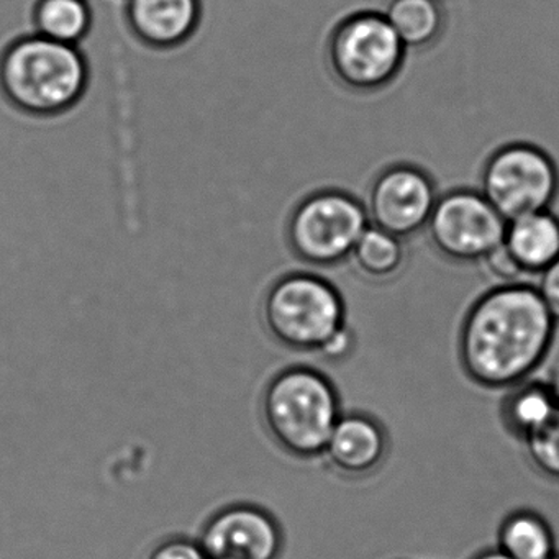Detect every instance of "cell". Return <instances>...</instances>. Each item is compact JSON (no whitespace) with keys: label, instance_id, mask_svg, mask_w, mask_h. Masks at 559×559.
I'll use <instances>...</instances> for the list:
<instances>
[{"label":"cell","instance_id":"obj_14","mask_svg":"<svg viewBox=\"0 0 559 559\" xmlns=\"http://www.w3.org/2000/svg\"><path fill=\"white\" fill-rule=\"evenodd\" d=\"M559 408V391L545 379L528 378L510 388L503 399L502 418L506 427L520 440L545 424Z\"/></svg>","mask_w":559,"mask_h":559},{"label":"cell","instance_id":"obj_5","mask_svg":"<svg viewBox=\"0 0 559 559\" xmlns=\"http://www.w3.org/2000/svg\"><path fill=\"white\" fill-rule=\"evenodd\" d=\"M405 50L382 12L362 11L336 24L326 41L333 78L353 93L388 87L404 67Z\"/></svg>","mask_w":559,"mask_h":559},{"label":"cell","instance_id":"obj_6","mask_svg":"<svg viewBox=\"0 0 559 559\" xmlns=\"http://www.w3.org/2000/svg\"><path fill=\"white\" fill-rule=\"evenodd\" d=\"M365 204L348 192L325 189L297 204L287 222V243L309 266H335L349 260L369 227Z\"/></svg>","mask_w":559,"mask_h":559},{"label":"cell","instance_id":"obj_19","mask_svg":"<svg viewBox=\"0 0 559 559\" xmlns=\"http://www.w3.org/2000/svg\"><path fill=\"white\" fill-rule=\"evenodd\" d=\"M522 441L535 469L548 479L559 480V408Z\"/></svg>","mask_w":559,"mask_h":559},{"label":"cell","instance_id":"obj_10","mask_svg":"<svg viewBox=\"0 0 559 559\" xmlns=\"http://www.w3.org/2000/svg\"><path fill=\"white\" fill-rule=\"evenodd\" d=\"M199 542L211 559H280L284 535L263 507L231 503L205 520Z\"/></svg>","mask_w":559,"mask_h":559},{"label":"cell","instance_id":"obj_20","mask_svg":"<svg viewBox=\"0 0 559 559\" xmlns=\"http://www.w3.org/2000/svg\"><path fill=\"white\" fill-rule=\"evenodd\" d=\"M145 559H211L199 538L173 535L159 539L150 548Z\"/></svg>","mask_w":559,"mask_h":559},{"label":"cell","instance_id":"obj_3","mask_svg":"<svg viewBox=\"0 0 559 559\" xmlns=\"http://www.w3.org/2000/svg\"><path fill=\"white\" fill-rule=\"evenodd\" d=\"M335 384L319 369L293 366L277 372L261 397V417L273 440L290 456H320L342 417Z\"/></svg>","mask_w":559,"mask_h":559},{"label":"cell","instance_id":"obj_15","mask_svg":"<svg viewBox=\"0 0 559 559\" xmlns=\"http://www.w3.org/2000/svg\"><path fill=\"white\" fill-rule=\"evenodd\" d=\"M405 50H424L443 34L444 11L440 0H389L382 12Z\"/></svg>","mask_w":559,"mask_h":559},{"label":"cell","instance_id":"obj_9","mask_svg":"<svg viewBox=\"0 0 559 559\" xmlns=\"http://www.w3.org/2000/svg\"><path fill=\"white\" fill-rule=\"evenodd\" d=\"M438 198L430 175L401 163L379 173L365 207L369 224L404 240L427 228Z\"/></svg>","mask_w":559,"mask_h":559},{"label":"cell","instance_id":"obj_24","mask_svg":"<svg viewBox=\"0 0 559 559\" xmlns=\"http://www.w3.org/2000/svg\"><path fill=\"white\" fill-rule=\"evenodd\" d=\"M471 559H512L506 555V552L500 551L499 548H490L484 549V551L477 552L476 556H473Z\"/></svg>","mask_w":559,"mask_h":559},{"label":"cell","instance_id":"obj_12","mask_svg":"<svg viewBox=\"0 0 559 559\" xmlns=\"http://www.w3.org/2000/svg\"><path fill=\"white\" fill-rule=\"evenodd\" d=\"M388 435L371 415L343 414L336 421L323 456L336 473L362 477L374 473L388 456Z\"/></svg>","mask_w":559,"mask_h":559},{"label":"cell","instance_id":"obj_17","mask_svg":"<svg viewBox=\"0 0 559 559\" xmlns=\"http://www.w3.org/2000/svg\"><path fill=\"white\" fill-rule=\"evenodd\" d=\"M497 548L512 559H549L556 552L555 533L539 513L515 510L500 523Z\"/></svg>","mask_w":559,"mask_h":559},{"label":"cell","instance_id":"obj_7","mask_svg":"<svg viewBox=\"0 0 559 559\" xmlns=\"http://www.w3.org/2000/svg\"><path fill=\"white\" fill-rule=\"evenodd\" d=\"M480 192L507 222L546 211L559 194L558 165L533 143H509L487 158Z\"/></svg>","mask_w":559,"mask_h":559},{"label":"cell","instance_id":"obj_21","mask_svg":"<svg viewBox=\"0 0 559 559\" xmlns=\"http://www.w3.org/2000/svg\"><path fill=\"white\" fill-rule=\"evenodd\" d=\"M480 263L486 266L487 273L499 284L520 283V281H523V277H525L519 264L513 260L512 254L507 250L503 241L496 250L490 251ZM499 284H497V286H499Z\"/></svg>","mask_w":559,"mask_h":559},{"label":"cell","instance_id":"obj_25","mask_svg":"<svg viewBox=\"0 0 559 559\" xmlns=\"http://www.w3.org/2000/svg\"><path fill=\"white\" fill-rule=\"evenodd\" d=\"M549 559H559V552H555V555H552Z\"/></svg>","mask_w":559,"mask_h":559},{"label":"cell","instance_id":"obj_18","mask_svg":"<svg viewBox=\"0 0 559 559\" xmlns=\"http://www.w3.org/2000/svg\"><path fill=\"white\" fill-rule=\"evenodd\" d=\"M349 260L366 280L385 283L394 280L404 267V240L374 225H369L355 245Z\"/></svg>","mask_w":559,"mask_h":559},{"label":"cell","instance_id":"obj_8","mask_svg":"<svg viewBox=\"0 0 559 559\" xmlns=\"http://www.w3.org/2000/svg\"><path fill=\"white\" fill-rule=\"evenodd\" d=\"M435 250L454 263H480L506 237L507 221L473 189L438 198L427 228Z\"/></svg>","mask_w":559,"mask_h":559},{"label":"cell","instance_id":"obj_2","mask_svg":"<svg viewBox=\"0 0 559 559\" xmlns=\"http://www.w3.org/2000/svg\"><path fill=\"white\" fill-rule=\"evenodd\" d=\"M90 81V63L80 47L35 32L0 51V94L24 116L53 119L70 112L86 96Z\"/></svg>","mask_w":559,"mask_h":559},{"label":"cell","instance_id":"obj_4","mask_svg":"<svg viewBox=\"0 0 559 559\" xmlns=\"http://www.w3.org/2000/svg\"><path fill=\"white\" fill-rule=\"evenodd\" d=\"M263 320L271 336L286 348L320 353L346 326L345 300L325 277L287 274L264 296Z\"/></svg>","mask_w":559,"mask_h":559},{"label":"cell","instance_id":"obj_13","mask_svg":"<svg viewBox=\"0 0 559 559\" xmlns=\"http://www.w3.org/2000/svg\"><path fill=\"white\" fill-rule=\"evenodd\" d=\"M503 245L525 276H539L559 258L558 215L546 209L507 222Z\"/></svg>","mask_w":559,"mask_h":559},{"label":"cell","instance_id":"obj_23","mask_svg":"<svg viewBox=\"0 0 559 559\" xmlns=\"http://www.w3.org/2000/svg\"><path fill=\"white\" fill-rule=\"evenodd\" d=\"M353 346H355V336H353L352 330L346 325L342 332L336 333V335L323 346L320 355L325 356L326 359H332V361H338V359H343L346 355L352 353Z\"/></svg>","mask_w":559,"mask_h":559},{"label":"cell","instance_id":"obj_16","mask_svg":"<svg viewBox=\"0 0 559 559\" xmlns=\"http://www.w3.org/2000/svg\"><path fill=\"white\" fill-rule=\"evenodd\" d=\"M32 24L41 37L80 47L93 28V9L87 0H35Z\"/></svg>","mask_w":559,"mask_h":559},{"label":"cell","instance_id":"obj_22","mask_svg":"<svg viewBox=\"0 0 559 559\" xmlns=\"http://www.w3.org/2000/svg\"><path fill=\"white\" fill-rule=\"evenodd\" d=\"M536 277H538V283L535 284L536 290L559 325V258Z\"/></svg>","mask_w":559,"mask_h":559},{"label":"cell","instance_id":"obj_1","mask_svg":"<svg viewBox=\"0 0 559 559\" xmlns=\"http://www.w3.org/2000/svg\"><path fill=\"white\" fill-rule=\"evenodd\" d=\"M556 326L533 284H499L464 317L461 365L483 388L510 389L532 378L548 358Z\"/></svg>","mask_w":559,"mask_h":559},{"label":"cell","instance_id":"obj_11","mask_svg":"<svg viewBox=\"0 0 559 559\" xmlns=\"http://www.w3.org/2000/svg\"><path fill=\"white\" fill-rule=\"evenodd\" d=\"M202 0H127L126 24L143 47L176 50L201 27Z\"/></svg>","mask_w":559,"mask_h":559}]
</instances>
